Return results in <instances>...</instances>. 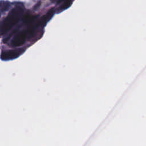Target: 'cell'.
Wrapping results in <instances>:
<instances>
[{"label": "cell", "instance_id": "4", "mask_svg": "<svg viewBox=\"0 0 146 146\" xmlns=\"http://www.w3.org/2000/svg\"><path fill=\"white\" fill-rule=\"evenodd\" d=\"M10 7V3L8 1H0V10L2 11H7Z\"/></svg>", "mask_w": 146, "mask_h": 146}, {"label": "cell", "instance_id": "5", "mask_svg": "<svg viewBox=\"0 0 146 146\" xmlns=\"http://www.w3.org/2000/svg\"><path fill=\"white\" fill-rule=\"evenodd\" d=\"M71 3V0H66V1L64 2V3H63V5L62 6V8L63 9H66V8H67V7L70 5Z\"/></svg>", "mask_w": 146, "mask_h": 146}, {"label": "cell", "instance_id": "1", "mask_svg": "<svg viewBox=\"0 0 146 146\" xmlns=\"http://www.w3.org/2000/svg\"><path fill=\"white\" fill-rule=\"evenodd\" d=\"M23 9L21 6H16L9 13L0 26V35H3L10 30L21 19Z\"/></svg>", "mask_w": 146, "mask_h": 146}, {"label": "cell", "instance_id": "2", "mask_svg": "<svg viewBox=\"0 0 146 146\" xmlns=\"http://www.w3.org/2000/svg\"><path fill=\"white\" fill-rule=\"evenodd\" d=\"M23 51L21 49L3 51L1 54V58L4 60L13 59L18 57L23 52Z\"/></svg>", "mask_w": 146, "mask_h": 146}, {"label": "cell", "instance_id": "3", "mask_svg": "<svg viewBox=\"0 0 146 146\" xmlns=\"http://www.w3.org/2000/svg\"><path fill=\"white\" fill-rule=\"evenodd\" d=\"M26 39V33L25 31H21L17 34L12 40V44L14 46H19L23 44Z\"/></svg>", "mask_w": 146, "mask_h": 146}]
</instances>
